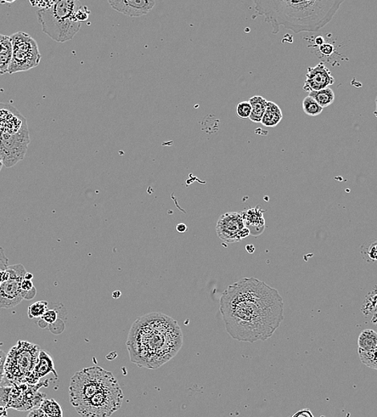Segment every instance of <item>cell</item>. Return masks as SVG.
Segmentation results:
<instances>
[{
    "instance_id": "obj_19",
    "label": "cell",
    "mask_w": 377,
    "mask_h": 417,
    "mask_svg": "<svg viewBox=\"0 0 377 417\" xmlns=\"http://www.w3.org/2000/svg\"><path fill=\"white\" fill-rule=\"evenodd\" d=\"M358 350L370 352L377 347V332L372 329H365L359 334L357 340Z\"/></svg>"
},
{
    "instance_id": "obj_9",
    "label": "cell",
    "mask_w": 377,
    "mask_h": 417,
    "mask_svg": "<svg viewBox=\"0 0 377 417\" xmlns=\"http://www.w3.org/2000/svg\"><path fill=\"white\" fill-rule=\"evenodd\" d=\"M26 273L22 264L13 265L6 270L0 284V308H14L24 300L21 284Z\"/></svg>"
},
{
    "instance_id": "obj_3",
    "label": "cell",
    "mask_w": 377,
    "mask_h": 417,
    "mask_svg": "<svg viewBox=\"0 0 377 417\" xmlns=\"http://www.w3.org/2000/svg\"><path fill=\"white\" fill-rule=\"evenodd\" d=\"M343 0H256V11L271 24L272 33L279 27L295 33L317 32L333 19Z\"/></svg>"
},
{
    "instance_id": "obj_20",
    "label": "cell",
    "mask_w": 377,
    "mask_h": 417,
    "mask_svg": "<svg viewBox=\"0 0 377 417\" xmlns=\"http://www.w3.org/2000/svg\"><path fill=\"white\" fill-rule=\"evenodd\" d=\"M249 101L251 106L250 120L254 123H261L262 118L267 109V100L260 97V95H255Z\"/></svg>"
},
{
    "instance_id": "obj_29",
    "label": "cell",
    "mask_w": 377,
    "mask_h": 417,
    "mask_svg": "<svg viewBox=\"0 0 377 417\" xmlns=\"http://www.w3.org/2000/svg\"><path fill=\"white\" fill-rule=\"evenodd\" d=\"M44 324L53 325L58 319V313L55 310L48 309L43 317L41 318Z\"/></svg>"
},
{
    "instance_id": "obj_24",
    "label": "cell",
    "mask_w": 377,
    "mask_h": 417,
    "mask_svg": "<svg viewBox=\"0 0 377 417\" xmlns=\"http://www.w3.org/2000/svg\"><path fill=\"white\" fill-rule=\"evenodd\" d=\"M361 253L367 262L377 263V240L364 244L362 246Z\"/></svg>"
},
{
    "instance_id": "obj_25",
    "label": "cell",
    "mask_w": 377,
    "mask_h": 417,
    "mask_svg": "<svg viewBox=\"0 0 377 417\" xmlns=\"http://www.w3.org/2000/svg\"><path fill=\"white\" fill-rule=\"evenodd\" d=\"M48 303L46 301H39L32 304L27 309V315L29 319L41 318L48 311Z\"/></svg>"
},
{
    "instance_id": "obj_35",
    "label": "cell",
    "mask_w": 377,
    "mask_h": 417,
    "mask_svg": "<svg viewBox=\"0 0 377 417\" xmlns=\"http://www.w3.org/2000/svg\"><path fill=\"white\" fill-rule=\"evenodd\" d=\"M176 230L178 233H185V231H187V225H185V224L180 223L177 225Z\"/></svg>"
},
{
    "instance_id": "obj_27",
    "label": "cell",
    "mask_w": 377,
    "mask_h": 417,
    "mask_svg": "<svg viewBox=\"0 0 377 417\" xmlns=\"http://www.w3.org/2000/svg\"><path fill=\"white\" fill-rule=\"evenodd\" d=\"M21 289L24 300H32L36 297L37 291L34 286L32 281L24 279L22 282Z\"/></svg>"
},
{
    "instance_id": "obj_40",
    "label": "cell",
    "mask_w": 377,
    "mask_h": 417,
    "mask_svg": "<svg viewBox=\"0 0 377 417\" xmlns=\"http://www.w3.org/2000/svg\"><path fill=\"white\" fill-rule=\"evenodd\" d=\"M32 279H33V274H32L28 273V272H27L25 274V279H26V280H31L32 281Z\"/></svg>"
},
{
    "instance_id": "obj_39",
    "label": "cell",
    "mask_w": 377,
    "mask_h": 417,
    "mask_svg": "<svg viewBox=\"0 0 377 417\" xmlns=\"http://www.w3.org/2000/svg\"><path fill=\"white\" fill-rule=\"evenodd\" d=\"M246 250L247 251V252L252 253H254L255 251V246L253 245H247L246 246Z\"/></svg>"
},
{
    "instance_id": "obj_18",
    "label": "cell",
    "mask_w": 377,
    "mask_h": 417,
    "mask_svg": "<svg viewBox=\"0 0 377 417\" xmlns=\"http://www.w3.org/2000/svg\"><path fill=\"white\" fill-rule=\"evenodd\" d=\"M283 119V112L279 106L272 101H267V109L264 114L261 124L264 126L273 128L277 126Z\"/></svg>"
},
{
    "instance_id": "obj_7",
    "label": "cell",
    "mask_w": 377,
    "mask_h": 417,
    "mask_svg": "<svg viewBox=\"0 0 377 417\" xmlns=\"http://www.w3.org/2000/svg\"><path fill=\"white\" fill-rule=\"evenodd\" d=\"M124 394L117 382L103 388L75 409L82 417H110L121 409Z\"/></svg>"
},
{
    "instance_id": "obj_1",
    "label": "cell",
    "mask_w": 377,
    "mask_h": 417,
    "mask_svg": "<svg viewBox=\"0 0 377 417\" xmlns=\"http://www.w3.org/2000/svg\"><path fill=\"white\" fill-rule=\"evenodd\" d=\"M220 312L232 339L265 341L284 319V303L277 289L256 278H244L223 291Z\"/></svg>"
},
{
    "instance_id": "obj_11",
    "label": "cell",
    "mask_w": 377,
    "mask_h": 417,
    "mask_svg": "<svg viewBox=\"0 0 377 417\" xmlns=\"http://www.w3.org/2000/svg\"><path fill=\"white\" fill-rule=\"evenodd\" d=\"M219 239L226 244L239 242L250 235L241 213H225L219 217L216 225Z\"/></svg>"
},
{
    "instance_id": "obj_36",
    "label": "cell",
    "mask_w": 377,
    "mask_h": 417,
    "mask_svg": "<svg viewBox=\"0 0 377 417\" xmlns=\"http://www.w3.org/2000/svg\"><path fill=\"white\" fill-rule=\"evenodd\" d=\"M7 410H8L7 409L0 406V417L7 416H8Z\"/></svg>"
},
{
    "instance_id": "obj_30",
    "label": "cell",
    "mask_w": 377,
    "mask_h": 417,
    "mask_svg": "<svg viewBox=\"0 0 377 417\" xmlns=\"http://www.w3.org/2000/svg\"><path fill=\"white\" fill-rule=\"evenodd\" d=\"M8 258L5 255L4 250L2 247H0V284H1L3 281L4 274L6 272V270L8 267Z\"/></svg>"
},
{
    "instance_id": "obj_5",
    "label": "cell",
    "mask_w": 377,
    "mask_h": 417,
    "mask_svg": "<svg viewBox=\"0 0 377 417\" xmlns=\"http://www.w3.org/2000/svg\"><path fill=\"white\" fill-rule=\"evenodd\" d=\"M117 383L115 376L110 371L98 366L84 369L77 371L70 380V401L76 408L92 398L103 388Z\"/></svg>"
},
{
    "instance_id": "obj_21",
    "label": "cell",
    "mask_w": 377,
    "mask_h": 417,
    "mask_svg": "<svg viewBox=\"0 0 377 417\" xmlns=\"http://www.w3.org/2000/svg\"><path fill=\"white\" fill-rule=\"evenodd\" d=\"M308 95L316 100L323 109L333 105L336 98L333 90L330 87L319 90V91L309 93Z\"/></svg>"
},
{
    "instance_id": "obj_23",
    "label": "cell",
    "mask_w": 377,
    "mask_h": 417,
    "mask_svg": "<svg viewBox=\"0 0 377 417\" xmlns=\"http://www.w3.org/2000/svg\"><path fill=\"white\" fill-rule=\"evenodd\" d=\"M303 110L305 114L310 117H317L322 114L324 109L319 105L316 100H315L310 95H307L303 100Z\"/></svg>"
},
{
    "instance_id": "obj_28",
    "label": "cell",
    "mask_w": 377,
    "mask_h": 417,
    "mask_svg": "<svg viewBox=\"0 0 377 417\" xmlns=\"http://www.w3.org/2000/svg\"><path fill=\"white\" fill-rule=\"evenodd\" d=\"M236 114L241 118V119H246L249 118L251 114V106L249 101H243L237 105L236 108Z\"/></svg>"
},
{
    "instance_id": "obj_14",
    "label": "cell",
    "mask_w": 377,
    "mask_h": 417,
    "mask_svg": "<svg viewBox=\"0 0 377 417\" xmlns=\"http://www.w3.org/2000/svg\"><path fill=\"white\" fill-rule=\"evenodd\" d=\"M114 10L128 16L139 17L148 14L156 4L154 0H110Z\"/></svg>"
},
{
    "instance_id": "obj_37",
    "label": "cell",
    "mask_w": 377,
    "mask_h": 417,
    "mask_svg": "<svg viewBox=\"0 0 377 417\" xmlns=\"http://www.w3.org/2000/svg\"><path fill=\"white\" fill-rule=\"evenodd\" d=\"M6 358H7V354L0 350V362H6Z\"/></svg>"
},
{
    "instance_id": "obj_34",
    "label": "cell",
    "mask_w": 377,
    "mask_h": 417,
    "mask_svg": "<svg viewBox=\"0 0 377 417\" xmlns=\"http://www.w3.org/2000/svg\"><path fill=\"white\" fill-rule=\"evenodd\" d=\"M291 417H313V415L310 412V410L303 409L300 411L299 413H297L296 415Z\"/></svg>"
},
{
    "instance_id": "obj_10",
    "label": "cell",
    "mask_w": 377,
    "mask_h": 417,
    "mask_svg": "<svg viewBox=\"0 0 377 417\" xmlns=\"http://www.w3.org/2000/svg\"><path fill=\"white\" fill-rule=\"evenodd\" d=\"M29 144L28 127L17 133L0 132V157L4 166L13 167L24 159Z\"/></svg>"
},
{
    "instance_id": "obj_26",
    "label": "cell",
    "mask_w": 377,
    "mask_h": 417,
    "mask_svg": "<svg viewBox=\"0 0 377 417\" xmlns=\"http://www.w3.org/2000/svg\"><path fill=\"white\" fill-rule=\"evenodd\" d=\"M358 355L362 364L370 369L377 370V347L370 352L358 350Z\"/></svg>"
},
{
    "instance_id": "obj_15",
    "label": "cell",
    "mask_w": 377,
    "mask_h": 417,
    "mask_svg": "<svg viewBox=\"0 0 377 417\" xmlns=\"http://www.w3.org/2000/svg\"><path fill=\"white\" fill-rule=\"evenodd\" d=\"M50 373H53L55 378H58L54 367V362L50 355L45 351H41L39 355L38 362L32 373L26 380V384L29 385H36L39 380Z\"/></svg>"
},
{
    "instance_id": "obj_38",
    "label": "cell",
    "mask_w": 377,
    "mask_h": 417,
    "mask_svg": "<svg viewBox=\"0 0 377 417\" xmlns=\"http://www.w3.org/2000/svg\"><path fill=\"white\" fill-rule=\"evenodd\" d=\"M316 44L319 45V46H322L324 44V39L322 37H318L316 39Z\"/></svg>"
},
{
    "instance_id": "obj_13",
    "label": "cell",
    "mask_w": 377,
    "mask_h": 417,
    "mask_svg": "<svg viewBox=\"0 0 377 417\" xmlns=\"http://www.w3.org/2000/svg\"><path fill=\"white\" fill-rule=\"evenodd\" d=\"M27 127L26 118L15 107L0 103V132L17 133Z\"/></svg>"
},
{
    "instance_id": "obj_12",
    "label": "cell",
    "mask_w": 377,
    "mask_h": 417,
    "mask_svg": "<svg viewBox=\"0 0 377 417\" xmlns=\"http://www.w3.org/2000/svg\"><path fill=\"white\" fill-rule=\"evenodd\" d=\"M335 83V78L324 63L315 67H309L305 76L303 90L311 93L329 88Z\"/></svg>"
},
{
    "instance_id": "obj_6",
    "label": "cell",
    "mask_w": 377,
    "mask_h": 417,
    "mask_svg": "<svg viewBox=\"0 0 377 417\" xmlns=\"http://www.w3.org/2000/svg\"><path fill=\"white\" fill-rule=\"evenodd\" d=\"M41 351L38 345L24 340H19L10 349L4 366V379L8 380L10 386L26 384L27 377L36 367Z\"/></svg>"
},
{
    "instance_id": "obj_16",
    "label": "cell",
    "mask_w": 377,
    "mask_h": 417,
    "mask_svg": "<svg viewBox=\"0 0 377 417\" xmlns=\"http://www.w3.org/2000/svg\"><path fill=\"white\" fill-rule=\"evenodd\" d=\"M264 212L265 211H263L260 206L241 212L246 227L249 230L251 235L260 236L265 229Z\"/></svg>"
},
{
    "instance_id": "obj_42",
    "label": "cell",
    "mask_w": 377,
    "mask_h": 417,
    "mask_svg": "<svg viewBox=\"0 0 377 417\" xmlns=\"http://www.w3.org/2000/svg\"><path fill=\"white\" fill-rule=\"evenodd\" d=\"M3 166H4V163H3L1 157H0V172H1Z\"/></svg>"
},
{
    "instance_id": "obj_22",
    "label": "cell",
    "mask_w": 377,
    "mask_h": 417,
    "mask_svg": "<svg viewBox=\"0 0 377 417\" xmlns=\"http://www.w3.org/2000/svg\"><path fill=\"white\" fill-rule=\"evenodd\" d=\"M39 409L49 417H64L60 405L53 399H45Z\"/></svg>"
},
{
    "instance_id": "obj_31",
    "label": "cell",
    "mask_w": 377,
    "mask_h": 417,
    "mask_svg": "<svg viewBox=\"0 0 377 417\" xmlns=\"http://www.w3.org/2000/svg\"><path fill=\"white\" fill-rule=\"evenodd\" d=\"M90 11L88 8L86 7V6L82 5L78 8L76 13L77 19L80 22L87 20L88 19Z\"/></svg>"
},
{
    "instance_id": "obj_4",
    "label": "cell",
    "mask_w": 377,
    "mask_h": 417,
    "mask_svg": "<svg viewBox=\"0 0 377 417\" xmlns=\"http://www.w3.org/2000/svg\"><path fill=\"white\" fill-rule=\"evenodd\" d=\"M81 6L75 0H62L49 8L39 10L37 18L43 32L55 42L71 41L81 29V22L76 17Z\"/></svg>"
},
{
    "instance_id": "obj_32",
    "label": "cell",
    "mask_w": 377,
    "mask_h": 417,
    "mask_svg": "<svg viewBox=\"0 0 377 417\" xmlns=\"http://www.w3.org/2000/svg\"><path fill=\"white\" fill-rule=\"evenodd\" d=\"M27 417H49L46 414H45L41 409H32L29 414L27 415Z\"/></svg>"
},
{
    "instance_id": "obj_41",
    "label": "cell",
    "mask_w": 377,
    "mask_h": 417,
    "mask_svg": "<svg viewBox=\"0 0 377 417\" xmlns=\"http://www.w3.org/2000/svg\"><path fill=\"white\" fill-rule=\"evenodd\" d=\"M120 296L121 292L119 291H116L114 293H112V297H114V298H120Z\"/></svg>"
},
{
    "instance_id": "obj_17",
    "label": "cell",
    "mask_w": 377,
    "mask_h": 417,
    "mask_svg": "<svg viewBox=\"0 0 377 417\" xmlns=\"http://www.w3.org/2000/svg\"><path fill=\"white\" fill-rule=\"evenodd\" d=\"M13 58V44L11 37L0 34V75L8 73Z\"/></svg>"
},
{
    "instance_id": "obj_33",
    "label": "cell",
    "mask_w": 377,
    "mask_h": 417,
    "mask_svg": "<svg viewBox=\"0 0 377 417\" xmlns=\"http://www.w3.org/2000/svg\"><path fill=\"white\" fill-rule=\"evenodd\" d=\"M320 52H322L324 55H330L333 53V47L331 45L328 44H324L322 46L319 47Z\"/></svg>"
},
{
    "instance_id": "obj_2",
    "label": "cell",
    "mask_w": 377,
    "mask_h": 417,
    "mask_svg": "<svg viewBox=\"0 0 377 417\" xmlns=\"http://www.w3.org/2000/svg\"><path fill=\"white\" fill-rule=\"evenodd\" d=\"M183 345L177 321L160 312L143 315L133 324L126 341L131 362L157 369L176 356Z\"/></svg>"
},
{
    "instance_id": "obj_8",
    "label": "cell",
    "mask_w": 377,
    "mask_h": 417,
    "mask_svg": "<svg viewBox=\"0 0 377 417\" xmlns=\"http://www.w3.org/2000/svg\"><path fill=\"white\" fill-rule=\"evenodd\" d=\"M13 44V58L9 67V74L26 72L37 67L41 60L37 42L30 35L18 32L11 36Z\"/></svg>"
}]
</instances>
